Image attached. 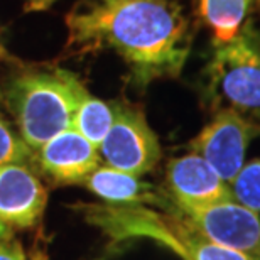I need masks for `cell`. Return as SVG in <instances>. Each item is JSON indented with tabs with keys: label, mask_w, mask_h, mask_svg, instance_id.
<instances>
[{
	"label": "cell",
	"mask_w": 260,
	"mask_h": 260,
	"mask_svg": "<svg viewBox=\"0 0 260 260\" xmlns=\"http://www.w3.org/2000/svg\"><path fill=\"white\" fill-rule=\"evenodd\" d=\"M9 238H12V235H10V228L0 221V240H9Z\"/></svg>",
	"instance_id": "ac0fdd59"
},
{
	"label": "cell",
	"mask_w": 260,
	"mask_h": 260,
	"mask_svg": "<svg viewBox=\"0 0 260 260\" xmlns=\"http://www.w3.org/2000/svg\"><path fill=\"white\" fill-rule=\"evenodd\" d=\"M41 169L54 181L63 184L83 183L96 168H100L102 157L91 142L68 128L54 135L38 149Z\"/></svg>",
	"instance_id": "30bf717a"
},
{
	"label": "cell",
	"mask_w": 260,
	"mask_h": 260,
	"mask_svg": "<svg viewBox=\"0 0 260 260\" xmlns=\"http://www.w3.org/2000/svg\"><path fill=\"white\" fill-rule=\"evenodd\" d=\"M48 193L25 162L0 166V221L12 228L34 226L44 215Z\"/></svg>",
	"instance_id": "ba28073f"
},
{
	"label": "cell",
	"mask_w": 260,
	"mask_h": 260,
	"mask_svg": "<svg viewBox=\"0 0 260 260\" xmlns=\"http://www.w3.org/2000/svg\"><path fill=\"white\" fill-rule=\"evenodd\" d=\"M64 20L68 49L113 51L137 86L178 76L196 32L183 0H78Z\"/></svg>",
	"instance_id": "6da1fadb"
},
{
	"label": "cell",
	"mask_w": 260,
	"mask_h": 260,
	"mask_svg": "<svg viewBox=\"0 0 260 260\" xmlns=\"http://www.w3.org/2000/svg\"><path fill=\"white\" fill-rule=\"evenodd\" d=\"M4 95L0 91V166L10 162H25L32 155V149L20 139L2 110Z\"/></svg>",
	"instance_id": "9a60e30c"
},
{
	"label": "cell",
	"mask_w": 260,
	"mask_h": 260,
	"mask_svg": "<svg viewBox=\"0 0 260 260\" xmlns=\"http://www.w3.org/2000/svg\"><path fill=\"white\" fill-rule=\"evenodd\" d=\"M205 80V100L215 112L260 117V29L252 20L232 41L213 44Z\"/></svg>",
	"instance_id": "277c9868"
},
{
	"label": "cell",
	"mask_w": 260,
	"mask_h": 260,
	"mask_svg": "<svg viewBox=\"0 0 260 260\" xmlns=\"http://www.w3.org/2000/svg\"><path fill=\"white\" fill-rule=\"evenodd\" d=\"M257 0H196V17L211 32L213 44L232 41L255 10Z\"/></svg>",
	"instance_id": "7c38bea8"
},
{
	"label": "cell",
	"mask_w": 260,
	"mask_h": 260,
	"mask_svg": "<svg viewBox=\"0 0 260 260\" xmlns=\"http://www.w3.org/2000/svg\"><path fill=\"white\" fill-rule=\"evenodd\" d=\"M98 152L107 166L140 178L157 166L160 144L140 108L115 102V120Z\"/></svg>",
	"instance_id": "5b68a950"
},
{
	"label": "cell",
	"mask_w": 260,
	"mask_h": 260,
	"mask_svg": "<svg viewBox=\"0 0 260 260\" xmlns=\"http://www.w3.org/2000/svg\"><path fill=\"white\" fill-rule=\"evenodd\" d=\"M166 183L176 208H203L232 200L228 183L194 152L171 160Z\"/></svg>",
	"instance_id": "9c48e42d"
},
{
	"label": "cell",
	"mask_w": 260,
	"mask_h": 260,
	"mask_svg": "<svg viewBox=\"0 0 260 260\" xmlns=\"http://www.w3.org/2000/svg\"><path fill=\"white\" fill-rule=\"evenodd\" d=\"M88 95L70 71H32L9 83L5 105L15 118L20 139L38 150L54 135L71 128L78 107Z\"/></svg>",
	"instance_id": "7a4b0ae2"
},
{
	"label": "cell",
	"mask_w": 260,
	"mask_h": 260,
	"mask_svg": "<svg viewBox=\"0 0 260 260\" xmlns=\"http://www.w3.org/2000/svg\"><path fill=\"white\" fill-rule=\"evenodd\" d=\"M113 120H115V103H108L88 95L78 107L71 128L81 134L95 147H100L103 139L110 132Z\"/></svg>",
	"instance_id": "4fadbf2b"
},
{
	"label": "cell",
	"mask_w": 260,
	"mask_h": 260,
	"mask_svg": "<svg viewBox=\"0 0 260 260\" xmlns=\"http://www.w3.org/2000/svg\"><path fill=\"white\" fill-rule=\"evenodd\" d=\"M85 215L113 240L149 238L183 260H257L210 242L184 216L162 215L142 205H88Z\"/></svg>",
	"instance_id": "3957f363"
},
{
	"label": "cell",
	"mask_w": 260,
	"mask_h": 260,
	"mask_svg": "<svg viewBox=\"0 0 260 260\" xmlns=\"http://www.w3.org/2000/svg\"><path fill=\"white\" fill-rule=\"evenodd\" d=\"M232 200L252 211H260V159L243 164L238 174L228 183Z\"/></svg>",
	"instance_id": "5bb4252c"
},
{
	"label": "cell",
	"mask_w": 260,
	"mask_h": 260,
	"mask_svg": "<svg viewBox=\"0 0 260 260\" xmlns=\"http://www.w3.org/2000/svg\"><path fill=\"white\" fill-rule=\"evenodd\" d=\"M56 2H59V0H24V7L29 12H39V10L49 9Z\"/></svg>",
	"instance_id": "e0dca14e"
},
{
	"label": "cell",
	"mask_w": 260,
	"mask_h": 260,
	"mask_svg": "<svg viewBox=\"0 0 260 260\" xmlns=\"http://www.w3.org/2000/svg\"><path fill=\"white\" fill-rule=\"evenodd\" d=\"M83 184L107 205H166V200L152 184L110 166L96 168Z\"/></svg>",
	"instance_id": "8fae6325"
},
{
	"label": "cell",
	"mask_w": 260,
	"mask_h": 260,
	"mask_svg": "<svg viewBox=\"0 0 260 260\" xmlns=\"http://www.w3.org/2000/svg\"><path fill=\"white\" fill-rule=\"evenodd\" d=\"M258 135L260 125L250 118L232 110H220L193 139L191 149L225 183H230L243 168L248 145Z\"/></svg>",
	"instance_id": "8992f818"
},
{
	"label": "cell",
	"mask_w": 260,
	"mask_h": 260,
	"mask_svg": "<svg viewBox=\"0 0 260 260\" xmlns=\"http://www.w3.org/2000/svg\"><path fill=\"white\" fill-rule=\"evenodd\" d=\"M0 260H27L25 253L19 242L12 240H0Z\"/></svg>",
	"instance_id": "2e32d148"
},
{
	"label": "cell",
	"mask_w": 260,
	"mask_h": 260,
	"mask_svg": "<svg viewBox=\"0 0 260 260\" xmlns=\"http://www.w3.org/2000/svg\"><path fill=\"white\" fill-rule=\"evenodd\" d=\"M29 260H49V257L46 255L44 252H41V250H36L32 255H30V258Z\"/></svg>",
	"instance_id": "d6986e66"
},
{
	"label": "cell",
	"mask_w": 260,
	"mask_h": 260,
	"mask_svg": "<svg viewBox=\"0 0 260 260\" xmlns=\"http://www.w3.org/2000/svg\"><path fill=\"white\" fill-rule=\"evenodd\" d=\"M203 237L260 260V216L233 200L203 208H178Z\"/></svg>",
	"instance_id": "52a82bcc"
},
{
	"label": "cell",
	"mask_w": 260,
	"mask_h": 260,
	"mask_svg": "<svg viewBox=\"0 0 260 260\" xmlns=\"http://www.w3.org/2000/svg\"><path fill=\"white\" fill-rule=\"evenodd\" d=\"M255 10H260V0H257V2H255Z\"/></svg>",
	"instance_id": "ffe728a7"
}]
</instances>
